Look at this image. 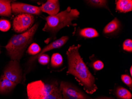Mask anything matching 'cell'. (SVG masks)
Instances as JSON below:
<instances>
[{
  "instance_id": "4316f807",
  "label": "cell",
  "mask_w": 132,
  "mask_h": 99,
  "mask_svg": "<svg viewBox=\"0 0 132 99\" xmlns=\"http://www.w3.org/2000/svg\"><path fill=\"white\" fill-rule=\"evenodd\" d=\"M129 72L130 73V75H131V77H132V66H131L130 67V68L129 70Z\"/></svg>"
},
{
  "instance_id": "ffe728a7",
  "label": "cell",
  "mask_w": 132,
  "mask_h": 99,
  "mask_svg": "<svg viewBox=\"0 0 132 99\" xmlns=\"http://www.w3.org/2000/svg\"><path fill=\"white\" fill-rule=\"evenodd\" d=\"M45 99H62V94L60 90L59 86L56 88L47 96Z\"/></svg>"
},
{
  "instance_id": "3957f363",
  "label": "cell",
  "mask_w": 132,
  "mask_h": 99,
  "mask_svg": "<svg viewBox=\"0 0 132 99\" xmlns=\"http://www.w3.org/2000/svg\"><path fill=\"white\" fill-rule=\"evenodd\" d=\"M80 12L76 9L68 7L65 10L53 16L45 18L46 23L43 28L44 32L51 33L54 37L60 30L66 27L76 26L77 24L72 21L78 18Z\"/></svg>"
},
{
  "instance_id": "8fae6325",
  "label": "cell",
  "mask_w": 132,
  "mask_h": 99,
  "mask_svg": "<svg viewBox=\"0 0 132 99\" xmlns=\"http://www.w3.org/2000/svg\"><path fill=\"white\" fill-rule=\"evenodd\" d=\"M16 84L6 78L4 75L0 77V94L7 93L13 90Z\"/></svg>"
},
{
  "instance_id": "277c9868",
  "label": "cell",
  "mask_w": 132,
  "mask_h": 99,
  "mask_svg": "<svg viewBox=\"0 0 132 99\" xmlns=\"http://www.w3.org/2000/svg\"><path fill=\"white\" fill-rule=\"evenodd\" d=\"M58 86L57 81L49 83H44L41 80L30 82L27 87L28 99H45Z\"/></svg>"
},
{
  "instance_id": "30bf717a",
  "label": "cell",
  "mask_w": 132,
  "mask_h": 99,
  "mask_svg": "<svg viewBox=\"0 0 132 99\" xmlns=\"http://www.w3.org/2000/svg\"><path fill=\"white\" fill-rule=\"evenodd\" d=\"M40 8L42 12L47 13L50 16H53L59 13L60 4L57 0H48Z\"/></svg>"
},
{
  "instance_id": "5bb4252c",
  "label": "cell",
  "mask_w": 132,
  "mask_h": 99,
  "mask_svg": "<svg viewBox=\"0 0 132 99\" xmlns=\"http://www.w3.org/2000/svg\"><path fill=\"white\" fill-rule=\"evenodd\" d=\"M116 10L122 13H127L132 10L131 0H118L116 1Z\"/></svg>"
},
{
  "instance_id": "7402d4cb",
  "label": "cell",
  "mask_w": 132,
  "mask_h": 99,
  "mask_svg": "<svg viewBox=\"0 0 132 99\" xmlns=\"http://www.w3.org/2000/svg\"><path fill=\"white\" fill-rule=\"evenodd\" d=\"M122 81L128 86L130 90H132V80L131 77L127 74H123L121 75Z\"/></svg>"
},
{
  "instance_id": "83f0119b",
  "label": "cell",
  "mask_w": 132,
  "mask_h": 99,
  "mask_svg": "<svg viewBox=\"0 0 132 99\" xmlns=\"http://www.w3.org/2000/svg\"><path fill=\"white\" fill-rule=\"evenodd\" d=\"M0 53H1V50H0Z\"/></svg>"
},
{
  "instance_id": "4fadbf2b",
  "label": "cell",
  "mask_w": 132,
  "mask_h": 99,
  "mask_svg": "<svg viewBox=\"0 0 132 99\" xmlns=\"http://www.w3.org/2000/svg\"><path fill=\"white\" fill-rule=\"evenodd\" d=\"M112 94L117 99H131V92L121 86H117L112 92Z\"/></svg>"
},
{
  "instance_id": "5b68a950",
  "label": "cell",
  "mask_w": 132,
  "mask_h": 99,
  "mask_svg": "<svg viewBox=\"0 0 132 99\" xmlns=\"http://www.w3.org/2000/svg\"><path fill=\"white\" fill-rule=\"evenodd\" d=\"M59 88L62 94V99H94L68 82L61 81Z\"/></svg>"
},
{
  "instance_id": "7c38bea8",
  "label": "cell",
  "mask_w": 132,
  "mask_h": 99,
  "mask_svg": "<svg viewBox=\"0 0 132 99\" xmlns=\"http://www.w3.org/2000/svg\"><path fill=\"white\" fill-rule=\"evenodd\" d=\"M120 22L116 18L109 23L104 28L103 32L107 35H111L117 32L120 27Z\"/></svg>"
},
{
  "instance_id": "8992f818",
  "label": "cell",
  "mask_w": 132,
  "mask_h": 99,
  "mask_svg": "<svg viewBox=\"0 0 132 99\" xmlns=\"http://www.w3.org/2000/svg\"><path fill=\"white\" fill-rule=\"evenodd\" d=\"M34 22L35 18L33 15L18 14L13 20V29L17 33H24L32 27Z\"/></svg>"
},
{
  "instance_id": "ac0fdd59",
  "label": "cell",
  "mask_w": 132,
  "mask_h": 99,
  "mask_svg": "<svg viewBox=\"0 0 132 99\" xmlns=\"http://www.w3.org/2000/svg\"><path fill=\"white\" fill-rule=\"evenodd\" d=\"M89 5L96 8H105L109 10L108 6V1L105 0H89L86 1Z\"/></svg>"
},
{
  "instance_id": "9c48e42d",
  "label": "cell",
  "mask_w": 132,
  "mask_h": 99,
  "mask_svg": "<svg viewBox=\"0 0 132 99\" xmlns=\"http://www.w3.org/2000/svg\"><path fill=\"white\" fill-rule=\"evenodd\" d=\"M69 39V38L68 36H63L61 38L55 40L53 42H51L41 50V51L40 53L30 58L28 61V63L29 64H32L33 63L35 60H36L37 59H38V56H40V55L42 54H45L46 52L54 50V49L60 48L66 44Z\"/></svg>"
},
{
  "instance_id": "6da1fadb",
  "label": "cell",
  "mask_w": 132,
  "mask_h": 99,
  "mask_svg": "<svg viewBox=\"0 0 132 99\" xmlns=\"http://www.w3.org/2000/svg\"><path fill=\"white\" fill-rule=\"evenodd\" d=\"M81 46L79 44L72 45L66 52L68 64L67 73L73 75L86 93L92 94L97 90V86L96 85L95 78L89 70L79 53Z\"/></svg>"
},
{
  "instance_id": "e0dca14e",
  "label": "cell",
  "mask_w": 132,
  "mask_h": 99,
  "mask_svg": "<svg viewBox=\"0 0 132 99\" xmlns=\"http://www.w3.org/2000/svg\"><path fill=\"white\" fill-rule=\"evenodd\" d=\"M63 58L61 54L57 53L53 54L51 59V65L53 68L59 67L63 64Z\"/></svg>"
},
{
  "instance_id": "7a4b0ae2",
  "label": "cell",
  "mask_w": 132,
  "mask_h": 99,
  "mask_svg": "<svg viewBox=\"0 0 132 99\" xmlns=\"http://www.w3.org/2000/svg\"><path fill=\"white\" fill-rule=\"evenodd\" d=\"M38 26V23H36L25 32L12 36L6 46L7 54L11 60L20 62L26 49L32 41Z\"/></svg>"
},
{
  "instance_id": "484cf974",
  "label": "cell",
  "mask_w": 132,
  "mask_h": 99,
  "mask_svg": "<svg viewBox=\"0 0 132 99\" xmlns=\"http://www.w3.org/2000/svg\"><path fill=\"white\" fill-rule=\"evenodd\" d=\"M94 99H115L112 97L100 96L96 97Z\"/></svg>"
},
{
  "instance_id": "cb8c5ba5",
  "label": "cell",
  "mask_w": 132,
  "mask_h": 99,
  "mask_svg": "<svg viewBox=\"0 0 132 99\" xmlns=\"http://www.w3.org/2000/svg\"><path fill=\"white\" fill-rule=\"evenodd\" d=\"M123 49L125 51L132 52V40L131 39H126L124 41L123 44Z\"/></svg>"
},
{
  "instance_id": "d4e9b609",
  "label": "cell",
  "mask_w": 132,
  "mask_h": 99,
  "mask_svg": "<svg viewBox=\"0 0 132 99\" xmlns=\"http://www.w3.org/2000/svg\"><path fill=\"white\" fill-rule=\"evenodd\" d=\"M92 67L94 71H99L101 70L104 67V64L101 60H96L92 64Z\"/></svg>"
},
{
  "instance_id": "ba28073f",
  "label": "cell",
  "mask_w": 132,
  "mask_h": 99,
  "mask_svg": "<svg viewBox=\"0 0 132 99\" xmlns=\"http://www.w3.org/2000/svg\"><path fill=\"white\" fill-rule=\"evenodd\" d=\"M11 9L12 13L15 14L40 15L42 13L40 7L23 3H12L11 4Z\"/></svg>"
},
{
  "instance_id": "d6986e66",
  "label": "cell",
  "mask_w": 132,
  "mask_h": 99,
  "mask_svg": "<svg viewBox=\"0 0 132 99\" xmlns=\"http://www.w3.org/2000/svg\"><path fill=\"white\" fill-rule=\"evenodd\" d=\"M41 48L37 43H32L28 48L27 52L30 55L35 56L40 53Z\"/></svg>"
},
{
  "instance_id": "52a82bcc",
  "label": "cell",
  "mask_w": 132,
  "mask_h": 99,
  "mask_svg": "<svg viewBox=\"0 0 132 99\" xmlns=\"http://www.w3.org/2000/svg\"><path fill=\"white\" fill-rule=\"evenodd\" d=\"M4 75L10 80L17 84L21 82L23 77V71L19 62L11 60L4 71Z\"/></svg>"
},
{
  "instance_id": "603a6c76",
  "label": "cell",
  "mask_w": 132,
  "mask_h": 99,
  "mask_svg": "<svg viewBox=\"0 0 132 99\" xmlns=\"http://www.w3.org/2000/svg\"><path fill=\"white\" fill-rule=\"evenodd\" d=\"M38 62L42 65H46L49 63L50 61L49 56L46 54L40 55V56H38Z\"/></svg>"
},
{
  "instance_id": "44dd1931",
  "label": "cell",
  "mask_w": 132,
  "mask_h": 99,
  "mask_svg": "<svg viewBox=\"0 0 132 99\" xmlns=\"http://www.w3.org/2000/svg\"><path fill=\"white\" fill-rule=\"evenodd\" d=\"M11 24L7 20L4 19L0 20V30L3 32H7L10 29Z\"/></svg>"
},
{
  "instance_id": "2e32d148",
  "label": "cell",
  "mask_w": 132,
  "mask_h": 99,
  "mask_svg": "<svg viewBox=\"0 0 132 99\" xmlns=\"http://www.w3.org/2000/svg\"><path fill=\"white\" fill-rule=\"evenodd\" d=\"M80 36L86 39H92L97 37L99 34L95 29L92 28H85L81 29L78 33Z\"/></svg>"
},
{
  "instance_id": "9a60e30c",
  "label": "cell",
  "mask_w": 132,
  "mask_h": 99,
  "mask_svg": "<svg viewBox=\"0 0 132 99\" xmlns=\"http://www.w3.org/2000/svg\"><path fill=\"white\" fill-rule=\"evenodd\" d=\"M12 12L11 1L0 0V16L10 17Z\"/></svg>"
}]
</instances>
